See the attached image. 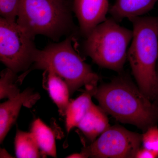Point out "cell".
I'll use <instances>...</instances> for the list:
<instances>
[{"instance_id": "obj_1", "label": "cell", "mask_w": 158, "mask_h": 158, "mask_svg": "<svg viewBox=\"0 0 158 158\" xmlns=\"http://www.w3.org/2000/svg\"><path fill=\"white\" fill-rule=\"evenodd\" d=\"M94 97L106 113L144 132L158 121L157 105L125 75L97 87Z\"/></svg>"}, {"instance_id": "obj_2", "label": "cell", "mask_w": 158, "mask_h": 158, "mask_svg": "<svg viewBox=\"0 0 158 158\" xmlns=\"http://www.w3.org/2000/svg\"><path fill=\"white\" fill-rule=\"evenodd\" d=\"M129 20L133 37L127 59L138 87L152 102L157 84L158 17L142 16Z\"/></svg>"}, {"instance_id": "obj_3", "label": "cell", "mask_w": 158, "mask_h": 158, "mask_svg": "<svg viewBox=\"0 0 158 158\" xmlns=\"http://www.w3.org/2000/svg\"><path fill=\"white\" fill-rule=\"evenodd\" d=\"M72 11L66 0H21L16 22L34 39L42 35L57 41L76 33Z\"/></svg>"}, {"instance_id": "obj_4", "label": "cell", "mask_w": 158, "mask_h": 158, "mask_svg": "<svg viewBox=\"0 0 158 158\" xmlns=\"http://www.w3.org/2000/svg\"><path fill=\"white\" fill-rule=\"evenodd\" d=\"M73 35L57 43L50 44L37 50L33 68L53 72L68 85L70 94L82 86L96 89L99 77L74 49Z\"/></svg>"}, {"instance_id": "obj_5", "label": "cell", "mask_w": 158, "mask_h": 158, "mask_svg": "<svg viewBox=\"0 0 158 158\" xmlns=\"http://www.w3.org/2000/svg\"><path fill=\"white\" fill-rule=\"evenodd\" d=\"M133 37V30L119 25L112 18H107L85 38L84 50L99 66L121 72Z\"/></svg>"}, {"instance_id": "obj_6", "label": "cell", "mask_w": 158, "mask_h": 158, "mask_svg": "<svg viewBox=\"0 0 158 158\" xmlns=\"http://www.w3.org/2000/svg\"><path fill=\"white\" fill-rule=\"evenodd\" d=\"M34 38L17 23L0 18V60L15 73L27 70L37 51Z\"/></svg>"}, {"instance_id": "obj_7", "label": "cell", "mask_w": 158, "mask_h": 158, "mask_svg": "<svg viewBox=\"0 0 158 158\" xmlns=\"http://www.w3.org/2000/svg\"><path fill=\"white\" fill-rule=\"evenodd\" d=\"M142 136L122 127L110 126L82 152L86 158H135Z\"/></svg>"}, {"instance_id": "obj_8", "label": "cell", "mask_w": 158, "mask_h": 158, "mask_svg": "<svg viewBox=\"0 0 158 158\" xmlns=\"http://www.w3.org/2000/svg\"><path fill=\"white\" fill-rule=\"evenodd\" d=\"M73 9L78 21L79 33L86 38L107 19L109 0H73Z\"/></svg>"}, {"instance_id": "obj_9", "label": "cell", "mask_w": 158, "mask_h": 158, "mask_svg": "<svg viewBox=\"0 0 158 158\" xmlns=\"http://www.w3.org/2000/svg\"><path fill=\"white\" fill-rule=\"evenodd\" d=\"M39 96L32 90H25L22 93L0 105V142L2 143L10 129L16 121L23 106L30 107Z\"/></svg>"}, {"instance_id": "obj_10", "label": "cell", "mask_w": 158, "mask_h": 158, "mask_svg": "<svg viewBox=\"0 0 158 158\" xmlns=\"http://www.w3.org/2000/svg\"><path fill=\"white\" fill-rule=\"evenodd\" d=\"M158 0H116L109 12L116 22L140 17L152 10Z\"/></svg>"}, {"instance_id": "obj_11", "label": "cell", "mask_w": 158, "mask_h": 158, "mask_svg": "<svg viewBox=\"0 0 158 158\" xmlns=\"http://www.w3.org/2000/svg\"><path fill=\"white\" fill-rule=\"evenodd\" d=\"M110 127L106 112L93 103L77 127L92 142Z\"/></svg>"}, {"instance_id": "obj_12", "label": "cell", "mask_w": 158, "mask_h": 158, "mask_svg": "<svg viewBox=\"0 0 158 158\" xmlns=\"http://www.w3.org/2000/svg\"><path fill=\"white\" fill-rule=\"evenodd\" d=\"M96 89H86L78 97L69 102L65 115V127L68 133L77 127L88 112L93 104L92 97Z\"/></svg>"}, {"instance_id": "obj_13", "label": "cell", "mask_w": 158, "mask_h": 158, "mask_svg": "<svg viewBox=\"0 0 158 158\" xmlns=\"http://www.w3.org/2000/svg\"><path fill=\"white\" fill-rule=\"evenodd\" d=\"M47 73V85L50 96L56 105L59 114L65 116L69 103L70 95L67 83L61 77L50 71H45Z\"/></svg>"}, {"instance_id": "obj_14", "label": "cell", "mask_w": 158, "mask_h": 158, "mask_svg": "<svg viewBox=\"0 0 158 158\" xmlns=\"http://www.w3.org/2000/svg\"><path fill=\"white\" fill-rule=\"evenodd\" d=\"M31 132L35 137L42 154L57 157L55 135L50 128L38 118L33 122Z\"/></svg>"}, {"instance_id": "obj_15", "label": "cell", "mask_w": 158, "mask_h": 158, "mask_svg": "<svg viewBox=\"0 0 158 158\" xmlns=\"http://www.w3.org/2000/svg\"><path fill=\"white\" fill-rule=\"evenodd\" d=\"M15 147L17 158L40 157L39 146L31 132H26L17 130L15 139Z\"/></svg>"}, {"instance_id": "obj_16", "label": "cell", "mask_w": 158, "mask_h": 158, "mask_svg": "<svg viewBox=\"0 0 158 158\" xmlns=\"http://www.w3.org/2000/svg\"><path fill=\"white\" fill-rule=\"evenodd\" d=\"M16 73L7 68L1 73L0 98H11L20 93L16 85Z\"/></svg>"}, {"instance_id": "obj_17", "label": "cell", "mask_w": 158, "mask_h": 158, "mask_svg": "<svg viewBox=\"0 0 158 158\" xmlns=\"http://www.w3.org/2000/svg\"><path fill=\"white\" fill-rule=\"evenodd\" d=\"M21 0H0L1 17L9 21H16Z\"/></svg>"}, {"instance_id": "obj_18", "label": "cell", "mask_w": 158, "mask_h": 158, "mask_svg": "<svg viewBox=\"0 0 158 158\" xmlns=\"http://www.w3.org/2000/svg\"><path fill=\"white\" fill-rule=\"evenodd\" d=\"M143 147L156 154L158 157V127L156 125L148 128L142 134Z\"/></svg>"}, {"instance_id": "obj_19", "label": "cell", "mask_w": 158, "mask_h": 158, "mask_svg": "<svg viewBox=\"0 0 158 158\" xmlns=\"http://www.w3.org/2000/svg\"><path fill=\"white\" fill-rule=\"evenodd\" d=\"M136 158H156L158 156L155 153L149 150L144 148H140L136 153Z\"/></svg>"}, {"instance_id": "obj_20", "label": "cell", "mask_w": 158, "mask_h": 158, "mask_svg": "<svg viewBox=\"0 0 158 158\" xmlns=\"http://www.w3.org/2000/svg\"><path fill=\"white\" fill-rule=\"evenodd\" d=\"M157 84L155 93L154 97L152 102L158 106V73L157 74Z\"/></svg>"}, {"instance_id": "obj_21", "label": "cell", "mask_w": 158, "mask_h": 158, "mask_svg": "<svg viewBox=\"0 0 158 158\" xmlns=\"http://www.w3.org/2000/svg\"><path fill=\"white\" fill-rule=\"evenodd\" d=\"M69 158H86L85 154L83 152H81L80 153H76L73 154L69 156L68 157Z\"/></svg>"}, {"instance_id": "obj_22", "label": "cell", "mask_w": 158, "mask_h": 158, "mask_svg": "<svg viewBox=\"0 0 158 158\" xmlns=\"http://www.w3.org/2000/svg\"><path fill=\"white\" fill-rule=\"evenodd\" d=\"M157 73H158V60L157 62Z\"/></svg>"}, {"instance_id": "obj_23", "label": "cell", "mask_w": 158, "mask_h": 158, "mask_svg": "<svg viewBox=\"0 0 158 158\" xmlns=\"http://www.w3.org/2000/svg\"><path fill=\"white\" fill-rule=\"evenodd\" d=\"M62 1H64V0H62Z\"/></svg>"}]
</instances>
